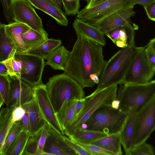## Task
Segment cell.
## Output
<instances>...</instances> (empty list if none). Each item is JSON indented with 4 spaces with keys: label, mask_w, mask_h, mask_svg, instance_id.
I'll return each mask as SVG.
<instances>
[{
    "label": "cell",
    "mask_w": 155,
    "mask_h": 155,
    "mask_svg": "<svg viewBox=\"0 0 155 155\" xmlns=\"http://www.w3.org/2000/svg\"><path fill=\"white\" fill-rule=\"evenodd\" d=\"M117 85H111L98 91H94L84 97L83 108L72 123L64 130V134L69 137L82 127L90 116L101 106L112 104L117 99Z\"/></svg>",
    "instance_id": "277c9868"
},
{
    "label": "cell",
    "mask_w": 155,
    "mask_h": 155,
    "mask_svg": "<svg viewBox=\"0 0 155 155\" xmlns=\"http://www.w3.org/2000/svg\"><path fill=\"white\" fill-rule=\"evenodd\" d=\"M81 0H61L65 13L67 15H77L80 8ZM87 4L90 0H83Z\"/></svg>",
    "instance_id": "d590c367"
},
{
    "label": "cell",
    "mask_w": 155,
    "mask_h": 155,
    "mask_svg": "<svg viewBox=\"0 0 155 155\" xmlns=\"http://www.w3.org/2000/svg\"><path fill=\"white\" fill-rule=\"evenodd\" d=\"M33 88L35 98L51 128L61 135L64 133L57 117L56 113L48 97L45 85Z\"/></svg>",
    "instance_id": "7c38bea8"
},
{
    "label": "cell",
    "mask_w": 155,
    "mask_h": 155,
    "mask_svg": "<svg viewBox=\"0 0 155 155\" xmlns=\"http://www.w3.org/2000/svg\"><path fill=\"white\" fill-rule=\"evenodd\" d=\"M107 0H90L85 7L86 8H89L94 7Z\"/></svg>",
    "instance_id": "bcb514c9"
},
{
    "label": "cell",
    "mask_w": 155,
    "mask_h": 155,
    "mask_svg": "<svg viewBox=\"0 0 155 155\" xmlns=\"http://www.w3.org/2000/svg\"><path fill=\"white\" fill-rule=\"evenodd\" d=\"M46 125L39 131L38 144V147L41 150H43L48 136V131Z\"/></svg>",
    "instance_id": "60d3db41"
},
{
    "label": "cell",
    "mask_w": 155,
    "mask_h": 155,
    "mask_svg": "<svg viewBox=\"0 0 155 155\" xmlns=\"http://www.w3.org/2000/svg\"><path fill=\"white\" fill-rule=\"evenodd\" d=\"M5 25H0V62L15 56L17 51L13 42L6 33Z\"/></svg>",
    "instance_id": "d4e9b609"
},
{
    "label": "cell",
    "mask_w": 155,
    "mask_h": 155,
    "mask_svg": "<svg viewBox=\"0 0 155 155\" xmlns=\"http://www.w3.org/2000/svg\"><path fill=\"white\" fill-rule=\"evenodd\" d=\"M0 75L9 76L7 69L2 62H0Z\"/></svg>",
    "instance_id": "c3c4849f"
},
{
    "label": "cell",
    "mask_w": 155,
    "mask_h": 155,
    "mask_svg": "<svg viewBox=\"0 0 155 155\" xmlns=\"http://www.w3.org/2000/svg\"><path fill=\"white\" fill-rule=\"evenodd\" d=\"M111 152L114 155L123 154L120 133L107 135L90 143Z\"/></svg>",
    "instance_id": "7402d4cb"
},
{
    "label": "cell",
    "mask_w": 155,
    "mask_h": 155,
    "mask_svg": "<svg viewBox=\"0 0 155 155\" xmlns=\"http://www.w3.org/2000/svg\"><path fill=\"white\" fill-rule=\"evenodd\" d=\"M15 58L21 64V80L32 87L44 84L42 76L45 65L43 56L16 52Z\"/></svg>",
    "instance_id": "9c48e42d"
},
{
    "label": "cell",
    "mask_w": 155,
    "mask_h": 155,
    "mask_svg": "<svg viewBox=\"0 0 155 155\" xmlns=\"http://www.w3.org/2000/svg\"><path fill=\"white\" fill-rule=\"evenodd\" d=\"M148 18L150 20L155 21V2L143 7Z\"/></svg>",
    "instance_id": "7bdbcfd3"
},
{
    "label": "cell",
    "mask_w": 155,
    "mask_h": 155,
    "mask_svg": "<svg viewBox=\"0 0 155 155\" xmlns=\"http://www.w3.org/2000/svg\"><path fill=\"white\" fill-rule=\"evenodd\" d=\"M137 48L135 45L122 48L107 61L95 91L122 84Z\"/></svg>",
    "instance_id": "3957f363"
},
{
    "label": "cell",
    "mask_w": 155,
    "mask_h": 155,
    "mask_svg": "<svg viewBox=\"0 0 155 155\" xmlns=\"http://www.w3.org/2000/svg\"><path fill=\"white\" fill-rule=\"evenodd\" d=\"M21 120L24 126L25 130L30 135V123L28 115V113L25 111V113Z\"/></svg>",
    "instance_id": "f6af8a7d"
},
{
    "label": "cell",
    "mask_w": 155,
    "mask_h": 155,
    "mask_svg": "<svg viewBox=\"0 0 155 155\" xmlns=\"http://www.w3.org/2000/svg\"><path fill=\"white\" fill-rule=\"evenodd\" d=\"M61 44L60 39L48 38L38 46L27 51L24 53L41 56L57 48Z\"/></svg>",
    "instance_id": "f546056e"
},
{
    "label": "cell",
    "mask_w": 155,
    "mask_h": 155,
    "mask_svg": "<svg viewBox=\"0 0 155 155\" xmlns=\"http://www.w3.org/2000/svg\"><path fill=\"white\" fill-rule=\"evenodd\" d=\"M77 36L64 73L74 80L83 89L98 84L107 61L103 47L82 35Z\"/></svg>",
    "instance_id": "6da1fadb"
},
{
    "label": "cell",
    "mask_w": 155,
    "mask_h": 155,
    "mask_svg": "<svg viewBox=\"0 0 155 155\" xmlns=\"http://www.w3.org/2000/svg\"><path fill=\"white\" fill-rule=\"evenodd\" d=\"M11 86L12 97L7 107L15 108L22 106L34 98L33 88L20 78L8 76Z\"/></svg>",
    "instance_id": "4fadbf2b"
},
{
    "label": "cell",
    "mask_w": 155,
    "mask_h": 155,
    "mask_svg": "<svg viewBox=\"0 0 155 155\" xmlns=\"http://www.w3.org/2000/svg\"><path fill=\"white\" fill-rule=\"evenodd\" d=\"M155 96L136 111L133 147L146 142L155 129Z\"/></svg>",
    "instance_id": "ba28073f"
},
{
    "label": "cell",
    "mask_w": 155,
    "mask_h": 155,
    "mask_svg": "<svg viewBox=\"0 0 155 155\" xmlns=\"http://www.w3.org/2000/svg\"><path fill=\"white\" fill-rule=\"evenodd\" d=\"M27 0L32 6L53 18L58 24L64 26L68 25L65 13L51 0Z\"/></svg>",
    "instance_id": "ac0fdd59"
},
{
    "label": "cell",
    "mask_w": 155,
    "mask_h": 155,
    "mask_svg": "<svg viewBox=\"0 0 155 155\" xmlns=\"http://www.w3.org/2000/svg\"><path fill=\"white\" fill-rule=\"evenodd\" d=\"M30 28L27 25L19 22H14L5 25L6 33L16 47V52L24 53L26 51L27 48L22 39L21 34Z\"/></svg>",
    "instance_id": "ffe728a7"
},
{
    "label": "cell",
    "mask_w": 155,
    "mask_h": 155,
    "mask_svg": "<svg viewBox=\"0 0 155 155\" xmlns=\"http://www.w3.org/2000/svg\"><path fill=\"white\" fill-rule=\"evenodd\" d=\"M77 36L84 35L103 46L106 44L105 35L98 28L77 18L73 24Z\"/></svg>",
    "instance_id": "d6986e66"
},
{
    "label": "cell",
    "mask_w": 155,
    "mask_h": 155,
    "mask_svg": "<svg viewBox=\"0 0 155 155\" xmlns=\"http://www.w3.org/2000/svg\"><path fill=\"white\" fill-rule=\"evenodd\" d=\"M11 0H0L3 8L4 16L8 24L14 22L11 13L10 4Z\"/></svg>",
    "instance_id": "ab89813d"
},
{
    "label": "cell",
    "mask_w": 155,
    "mask_h": 155,
    "mask_svg": "<svg viewBox=\"0 0 155 155\" xmlns=\"http://www.w3.org/2000/svg\"><path fill=\"white\" fill-rule=\"evenodd\" d=\"M84 101V97L77 99L76 100L74 104V109L76 116L80 112L83 108Z\"/></svg>",
    "instance_id": "ee69618b"
},
{
    "label": "cell",
    "mask_w": 155,
    "mask_h": 155,
    "mask_svg": "<svg viewBox=\"0 0 155 155\" xmlns=\"http://www.w3.org/2000/svg\"><path fill=\"white\" fill-rule=\"evenodd\" d=\"M5 65L9 76H15L20 78L21 64L16 60L15 56L9 58L2 62Z\"/></svg>",
    "instance_id": "836d02e7"
},
{
    "label": "cell",
    "mask_w": 155,
    "mask_h": 155,
    "mask_svg": "<svg viewBox=\"0 0 155 155\" xmlns=\"http://www.w3.org/2000/svg\"><path fill=\"white\" fill-rule=\"evenodd\" d=\"M2 24V23H1V22L0 21V25H1Z\"/></svg>",
    "instance_id": "816d5d0a"
},
{
    "label": "cell",
    "mask_w": 155,
    "mask_h": 155,
    "mask_svg": "<svg viewBox=\"0 0 155 155\" xmlns=\"http://www.w3.org/2000/svg\"><path fill=\"white\" fill-rule=\"evenodd\" d=\"M64 138L67 144L74 150L78 155H91V154L74 141L63 135Z\"/></svg>",
    "instance_id": "f35d334b"
},
{
    "label": "cell",
    "mask_w": 155,
    "mask_h": 155,
    "mask_svg": "<svg viewBox=\"0 0 155 155\" xmlns=\"http://www.w3.org/2000/svg\"><path fill=\"white\" fill-rule=\"evenodd\" d=\"M25 113V110L21 106L15 107L12 115V121L13 122L21 120Z\"/></svg>",
    "instance_id": "b9f144b4"
},
{
    "label": "cell",
    "mask_w": 155,
    "mask_h": 155,
    "mask_svg": "<svg viewBox=\"0 0 155 155\" xmlns=\"http://www.w3.org/2000/svg\"><path fill=\"white\" fill-rule=\"evenodd\" d=\"M153 147L146 142L141 144L133 147L127 155H154Z\"/></svg>",
    "instance_id": "e575fe53"
},
{
    "label": "cell",
    "mask_w": 155,
    "mask_h": 155,
    "mask_svg": "<svg viewBox=\"0 0 155 155\" xmlns=\"http://www.w3.org/2000/svg\"><path fill=\"white\" fill-rule=\"evenodd\" d=\"M0 93L4 103L7 106L12 97L11 87L8 76L0 75Z\"/></svg>",
    "instance_id": "1f68e13d"
},
{
    "label": "cell",
    "mask_w": 155,
    "mask_h": 155,
    "mask_svg": "<svg viewBox=\"0 0 155 155\" xmlns=\"http://www.w3.org/2000/svg\"><path fill=\"white\" fill-rule=\"evenodd\" d=\"M10 9L14 22L24 23L42 34L48 35L41 19L27 0H11Z\"/></svg>",
    "instance_id": "8fae6325"
},
{
    "label": "cell",
    "mask_w": 155,
    "mask_h": 155,
    "mask_svg": "<svg viewBox=\"0 0 155 155\" xmlns=\"http://www.w3.org/2000/svg\"><path fill=\"white\" fill-rule=\"evenodd\" d=\"M129 115L120 107L117 100L112 104L104 105L98 108L85 123L84 129L107 135L118 133Z\"/></svg>",
    "instance_id": "7a4b0ae2"
},
{
    "label": "cell",
    "mask_w": 155,
    "mask_h": 155,
    "mask_svg": "<svg viewBox=\"0 0 155 155\" xmlns=\"http://www.w3.org/2000/svg\"><path fill=\"white\" fill-rule=\"evenodd\" d=\"M138 26L131 21L105 34L117 46L122 48L135 45V31Z\"/></svg>",
    "instance_id": "5bb4252c"
},
{
    "label": "cell",
    "mask_w": 155,
    "mask_h": 155,
    "mask_svg": "<svg viewBox=\"0 0 155 155\" xmlns=\"http://www.w3.org/2000/svg\"><path fill=\"white\" fill-rule=\"evenodd\" d=\"M21 37L27 51L38 46L48 39V35L42 34L31 28L22 33Z\"/></svg>",
    "instance_id": "83f0119b"
},
{
    "label": "cell",
    "mask_w": 155,
    "mask_h": 155,
    "mask_svg": "<svg viewBox=\"0 0 155 155\" xmlns=\"http://www.w3.org/2000/svg\"><path fill=\"white\" fill-rule=\"evenodd\" d=\"M70 53V51L61 46L41 56L47 60L45 65H49L54 70L64 71Z\"/></svg>",
    "instance_id": "44dd1931"
},
{
    "label": "cell",
    "mask_w": 155,
    "mask_h": 155,
    "mask_svg": "<svg viewBox=\"0 0 155 155\" xmlns=\"http://www.w3.org/2000/svg\"><path fill=\"white\" fill-rule=\"evenodd\" d=\"M119 84L117 94L119 106L129 115L155 96L154 80L143 84Z\"/></svg>",
    "instance_id": "8992f818"
},
{
    "label": "cell",
    "mask_w": 155,
    "mask_h": 155,
    "mask_svg": "<svg viewBox=\"0 0 155 155\" xmlns=\"http://www.w3.org/2000/svg\"><path fill=\"white\" fill-rule=\"evenodd\" d=\"M59 8H61L63 6V4L61 0H51Z\"/></svg>",
    "instance_id": "681fc988"
},
{
    "label": "cell",
    "mask_w": 155,
    "mask_h": 155,
    "mask_svg": "<svg viewBox=\"0 0 155 155\" xmlns=\"http://www.w3.org/2000/svg\"><path fill=\"white\" fill-rule=\"evenodd\" d=\"M133 8H129L115 13L106 18L96 25L105 35L111 30L130 21V18L135 15Z\"/></svg>",
    "instance_id": "2e32d148"
},
{
    "label": "cell",
    "mask_w": 155,
    "mask_h": 155,
    "mask_svg": "<svg viewBox=\"0 0 155 155\" xmlns=\"http://www.w3.org/2000/svg\"><path fill=\"white\" fill-rule=\"evenodd\" d=\"M24 128L23 124L21 120L13 123L8 133L3 146L2 155H5L11 145Z\"/></svg>",
    "instance_id": "4dcf8cb0"
},
{
    "label": "cell",
    "mask_w": 155,
    "mask_h": 155,
    "mask_svg": "<svg viewBox=\"0 0 155 155\" xmlns=\"http://www.w3.org/2000/svg\"><path fill=\"white\" fill-rule=\"evenodd\" d=\"M136 111L128 116L120 132L121 145L126 155L133 147L134 122Z\"/></svg>",
    "instance_id": "cb8c5ba5"
},
{
    "label": "cell",
    "mask_w": 155,
    "mask_h": 155,
    "mask_svg": "<svg viewBox=\"0 0 155 155\" xmlns=\"http://www.w3.org/2000/svg\"><path fill=\"white\" fill-rule=\"evenodd\" d=\"M107 135L105 133L81 128L75 132L69 138L82 143H90Z\"/></svg>",
    "instance_id": "4316f807"
},
{
    "label": "cell",
    "mask_w": 155,
    "mask_h": 155,
    "mask_svg": "<svg viewBox=\"0 0 155 155\" xmlns=\"http://www.w3.org/2000/svg\"><path fill=\"white\" fill-rule=\"evenodd\" d=\"M133 0H108L89 8L84 7L78 12L77 18L95 27L104 19L117 12L133 8Z\"/></svg>",
    "instance_id": "52a82bcc"
},
{
    "label": "cell",
    "mask_w": 155,
    "mask_h": 155,
    "mask_svg": "<svg viewBox=\"0 0 155 155\" xmlns=\"http://www.w3.org/2000/svg\"><path fill=\"white\" fill-rule=\"evenodd\" d=\"M74 141L87 151L91 155H114L111 152L96 145L90 143H84L77 141Z\"/></svg>",
    "instance_id": "74e56055"
},
{
    "label": "cell",
    "mask_w": 155,
    "mask_h": 155,
    "mask_svg": "<svg viewBox=\"0 0 155 155\" xmlns=\"http://www.w3.org/2000/svg\"><path fill=\"white\" fill-rule=\"evenodd\" d=\"M4 103L3 99L2 97V95L0 93V111L1 110V108L2 106L3 105Z\"/></svg>",
    "instance_id": "f907efd6"
},
{
    "label": "cell",
    "mask_w": 155,
    "mask_h": 155,
    "mask_svg": "<svg viewBox=\"0 0 155 155\" xmlns=\"http://www.w3.org/2000/svg\"><path fill=\"white\" fill-rule=\"evenodd\" d=\"M30 137L24 128L8 150L5 155H22Z\"/></svg>",
    "instance_id": "f1b7e54d"
},
{
    "label": "cell",
    "mask_w": 155,
    "mask_h": 155,
    "mask_svg": "<svg viewBox=\"0 0 155 155\" xmlns=\"http://www.w3.org/2000/svg\"><path fill=\"white\" fill-rule=\"evenodd\" d=\"M145 54L150 67L155 70V38L151 39L145 46Z\"/></svg>",
    "instance_id": "8d00e7d4"
},
{
    "label": "cell",
    "mask_w": 155,
    "mask_h": 155,
    "mask_svg": "<svg viewBox=\"0 0 155 155\" xmlns=\"http://www.w3.org/2000/svg\"><path fill=\"white\" fill-rule=\"evenodd\" d=\"M39 131L33 136H30L22 155H40L42 150H40L38 146Z\"/></svg>",
    "instance_id": "d6a6232c"
},
{
    "label": "cell",
    "mask_w": 155,
    "mask_h": 155,
    "mask_svg": "<svg viewBox=\"0 0 155 155\" xmlns=\"http://www.w3.org/2000/svg\"><path fill=\"white\" fill-rule=\"evenodd\" d=\"M15 108L4 107L0 111V155L8 133L13 122L12 115Z\"/></svg>",
    "instance_id": "484cf974"
},
{
    "label": "cell",
    "mask_w": 155,
    "mask_h": 155,
    "mask_svg": "<svg viewBox=\"0 0 155 155\" xmlns=\"http://www.w3.org/2000/svg\"><path fill=\"white\" fill-rule=\"evenodd\" d=\"M45 85L56 113L65 101L85 97L83 89L74 80L64 73L49 78Z\"/></svg>",
    "instance_id": "5b68a950"
},
{
    "label": "cell",
    "mask_w": 155,
    "mask_h": 155,
    "mask_svg": "<svg viewBox=\"0 0 155 155\" xmlns=\"http://www.w3.org/2000/svg\"><path fill=\"white\" fill-rule=\"evenodd\" d=\"M76 100L65 101L58 111L56 113L57 119L63 131L72 123L76 118L74 104Z\"/></svg>",
    "instance_id": "603a6c76"
},
{
    "label": "cell",
    "mask_w": 155,
    "mask_h": 155,
    "mask_svg": "<svg viewBox=\"0 0 155 155\" xmlns=\"http://www.w3.org/2000/svg\"><path fill=\"white\" fill-rule=\"evenodd\" d=\"M46 126L48 134L43 151L52 155H78L66 143L63 135L57 132L48 124Z\"/></svg>",
    "instance_id": "9a60e30c"
},
{
    "label": "cell",
    "mask_w": 155,
    "mask_h": 155,
    "mask_svg": "<svg viewBox=\"0 0 155 155\" xmlns=\"http://www.w3.org/2000/svg\"><path fill=\"white\" fill-rule=\"evenodd\" d=\"M21 107L28 114L30 123V136H33L45 127L48 122L35 97Z\"/></svg>",
    "instance_id": "e0dca14e"
},
{
    "label": "cell",
    "mask_w": 155,
    "mask_h": 155,
    "mask_svg": "<svg viewBox=\"0 0 155 155\" xmlns=\"http://www.w3.org/2000/svg\"><path fill=\"white\" fill-rule=\"evenodd\" d=\"M144 48L145 46L138 47L137 53L122 84H143L151 80L154 75L155 70L150 67L144 53Z\"/></svg>",
    "instance_id": "30bf717a"
},
{
    "label": "cell",
    "mask_w": 155,
    "mask_h": 155,
    "mask_svg": "<svg viewBox=\"0 0 155 155\" xmlns=\"http://www.w3.org/2000/svg\"><path fill=\"white\" fill-rule=\"evenodd\" d=\"M135 5L139 4L143 7L155 2V0H133Z\"/></svg>",
    "instance_id": "7dc6e473"
}]
</instances>
